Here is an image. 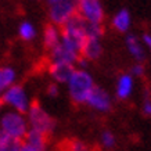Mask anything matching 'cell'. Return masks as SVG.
<instances>
[{"label":"cell","instance_id":"cell-1","mask_svg":"<svg viewBox=\"0 0 151 151\" xmlns=\"http://www.w3.org/2000/svg\"><path fill=\"white\" fill-rule=\"evenodd\" d=\"M67 87L71 100L76 104H83L94 89V81L86 69H75L67 82Z\"/></svg>","mask_w":151,"mask_h":151},{"label":"cell","instance_id":"cell-2","mask_svg":"<svg viewBox=\"0 0 151 151\" xmlns=\"http://www.w3.org/2000/svg\"><path fill=\"white\" fill-rule=\"evenodd\" d=\"M0 130L10 137L24 140L29 132V125L25 114L14 110L3 111L0 115Z\"/></svg>","mask_w":151,"mask_h":151},{"label":"cell","instance_id":"cell-3","mask_svg":"<svg viewBox=\"0 0 151 151\" xmlns=\"http://www.w3.org/2000/svg\"><path fill=\"white\" fill-rule=\"evenodd\" d=\"M27 119L31 130L39 132L45 136L49 134L54 128V121L50 114L39 104H31L27 112Z\"/></svg>","mask_w":151,"mask_h":151},{"label":"cell","instance_id":"cell-4","mask_svg":"<svg viewBox=\"0 0 151 151\" xmlns=\"http://www.w3.org/2000/svg\"><path fill=\"white\" fill-rule=\"evenodd\" d=\"M1 103L9 107V110H14L27 114L29 107H31V100L28 96L27 90L24 89L21 85L14 83L13 86L6 89V92L1 94Z\"/></svg>","mask_w":151,"mask_h":151},{"label":"cell","instance_id":"cell-5","mask_svg":"<svg viewBox=\"0 0 151 151\" xmlns=\"http://www.w3.org/2000/svg\"><path fill=\"white\" fill-rule=\"evenodd\" d=\"M76 15V0H63L49 4V18L53 25L63 27Z\"/></svg>","mask_w":151,"mask_h":151},{"label":"cell","instance_id":"cell-6","mask_svg":"<svg viewBox=\"0 0 151 151\" xmlns=\"http://www.w3.org/2000/svg\"><path fill=\"white\" fill-rule=\"evenodd\" d=\"M76 15L93 25H101L104 7L100 0H76Z\"/></svg>","mask_w":151,"mask_h":151},{"label":"cell","instance_id":"cell-7","mask_svg":"<svg viewBox=\"0 0 151 151\" xmlns=\"http://www.w3.org/2000/svg\"><path fill=\"white\" fill-rule=\"evenodd\" d=\"M81 58V53L76 50H73L67 45L60 42L58 45L50 50V60L54 64H68V65H75L78 64V60Z\"/></svg>","mask_w":151,"mask_h":151},{"label":"cell","instance_id":"cell-8","mask_svg":"<svg viewBox=\"0 0 151 151\" xmlns=\"http://www.w3.org/2000/svg\"><path fill=\"white\" fill-rule=\"evenodd\" d=\"M86 104L93 110L99 111V112H105L111 108V97L104 89L94 86L92 93L87 97Z\"/></svg>","mask_w":151,"mask_h":151},{"label":"cell","instance_id":"cell-9","mask_svg":"<svg viewBox=\"0 0 151 151\" xmlns=\"http://www.w3.org/2000/svg\"><path fill=\"white\" fill-rule=\"evenodd\" d=\"M103 46H101V37H89L81 51V57H83L87 61L97 60L101 55Z\"/></svg>","mask_w":151,"mask_h":151},{"label":"cell","instance_id":"cell-10","mask_svg":"<svg viewBox=\"0 0 151 151\" xmlns=\"http://www.w3.org/2000/svg\"><path fill=\"white\" fill-rule=\"evenodd\" d=\"M75 68L73 65H68V64H54L51 63L49 72H50L51 78L55 83H67L71 78V75L73 73Z\"/></svg>","mask_w":151,"mask_h":151},{"label":"cell","instance_id":"cell-11","mask_svg":"<svg viewBox=\"0 0 151 151\" xmlns=\"http://www.w3.org/2000/svg\"><path fill=\"white\" fill-rule=\"evenodd\" d=\"M133 87H134V81H133L132 75H130V73L121 75L118 78V81H116V87H115L116 97L121 99V100L128 99L133 93Z\"/></svg>","mask_w":151,"mask_h":151},{"label":"cell","instance_id":"cell-12","mask_svg":"<svg viewBox=\"0 0 151 151\" xmlns=\"http://www.w3.org/2000/svg\"><path fill=\"white\" fill-rule=\"evenodd\" d=\"M125 43H126V49H128L129 54L132 55L136 61H143L144 60V57H146V49L143 46L142 40L136 35H128Z\"/></svg>","mask_w":151,"mask_h":151},{"label":"cell","instance_id":"cell-13","mask_svg":"<svg viewBox=\"0 0 151 151\" xmlns=\"http://www.w3.org/2000/svg\"><path fill=\"white\" fill-rule=\"evenodd\" d=\"M61 40V31L57 25H47L43 32V43L49 50H53Z\"/></svg>","mask_w":151,"mask_h":151},{"label":"cell","instance_id":"cell-14","mask_svg":"<svg viewBox=\"0 0 151 151\" xmlns=\"http://www.w3.org/2000/svg\"><path fill=\"white\" fill-rule=\"evenodd\" d=\"M130 25H132V17H130V13L125 9L119 10L112 18V27L118 32H128Z\"/></svg>","mask_w":151,"mask_h":151},{"label":"cell","instance_id":"cell-15","mask_svg":"<svg viewBox=\"0 0 151 151\" xmlns=\"http://www.w3.org/2000/svg\"><path fill=\"white\" fill-rule=\"evenodd\" d=\"M17 81V72L11 67H0V97L6 89L13 86Z\"/></svg>","mask_w":151,"mask_h":151},{"label":"cell","instance_id":"cell-16","mask_svg":"<svg viewBox=\"0 0 151 151\" xmlns=\"http://www.w3.org/2000/svg\"><path fill=\"white\" fill-rule=\"evenodd\" d=\"M22 140H17L14 137H10L0 130V151H21Z\"/></svg>","mask_w":151,"mask_h":151},{"label":"cell","instance_id":"cell-17","mask_svg":"<svg viewBox=\"0 0 151 151\" xmlns=\"http://www.w3.org/2000/svg\"><path fill=\"white\" fill-rule=\"evenodd\" d=\"M36 28L32 22L29 21H22L18 27V36L22 39L24 42H31L36 37Z\"/></svg>","mask_w":151,"mask_h":151},{"label":"cell","instance_id":"cell-18","mask_svg":"<svg viewBox=\"0 0 151 151\" xmlns=\"http://www.w3.org/2000/svg\"><path fill=\"white\" fill-rule=\"evenodd\" d=\"M101 143H103V146L105 148H112L115 146V136L110 130H105L101 134Z\"/></svg>","mask_w":151,"mask_h":151},{"label":"cell","instance_id":"cell-19","mask_svg":"<svg viewBox=\"0 0 151 151\" xmlns=\"http://www.w3.org/2000/svg\"><path fill=\"white\" fill-rule=\"evenodd\" d=\"M21 151H45V147L35 146V144H31V143L22 142V147H21Z\"/></svg>","mask_w":151,"mask_h":151},{"label":"cell","instance_id":"cell-20","mask_svg":"<svg viewBox=\"0 0 151 151\" xmlns=\"http://www.w3.org/2000/svg\"><path fill=\"white\" fill-rule=\"evenodd\" d=\"M143 73H144V68L142 64H136L132 67V72H130L132 76H142Z\"/></svg>","mask_w":151,"mask_h":151},{"label":"cell","instance_id":"cell-21","mask_svg":"<svg viewBox=\"0 0 151 151\" xmlns=\"http://www.w3.org/2000/svg\"><path fill=\"white\" fill-rule=\"evenodd\" d=\"M58 93H60V90H58L57 83H51L50 86L47 87V94H49L50 97H57L58 96Z\"/></svg>","mask_w":151,"mask_h":151},{"label":"cell","instance_id":"cell-22","mask_svg":"<svg viewBox=\"0 0 151 151\" xmlns=\"http://www.w3.org/2000/svg\"><path fill=\"white\" fill-rule=\"evenodd\" d=\"M143 112L147 116H151V99H146L144 103H143Z\"/></svg>","mask_w":151,"mask_h":151},{"label":"cell","instance_id":"cell-23","mask_svg":"<svg viewBox=\"0 0 151 151\" xmlns=\"http://www.w3.org/2000/svg\"><path fill=\"white\" fill-rule=\"evenodd\" d=\"M143 46H144V49H147V50L151 53V35H148V33H146L144 36H143Z\"/></svg>","mask_w":151,"mask_h":151},{"label":"cell","instance_id":"cell-24","mask_svg":"<svg viewBox=\"0 0 151 151\" xmlns=\"http://www.w3.org/2000/svg\"><path fill=\"white\" fill-rule=\"evenodd\" d=\"M71 150L72 151H86V147L83 146V143H81V142H73L72 146H71Z\"/></svg>","mask_w":151,"mask_h":151},{"label":"cell","instance_id":"cell-25","mask_svg":"<svg viewBox=\"0 0 151 151\" xmlns=\"http://www.w3.org/2000/svg\"><path fill=\"white\" fill-rule=\"evenodd\" d=\"M55 1H63V0H47V3L51 4V3H55Z\"/></svg>","mask_w":151,"mask_h":151},{"label":"cell","instance_id":"cell-26","mask_svg":"<svg viewBox=\"0 0 151 151\" xmlns=\"http://www.w3.org/2000/svg\"><path fill=\"white\" fill-rule=\"evenodd\" d=\"M1 112H3V111H1V105H0V115H1Z\"/></svg>","mask_w":151,"mask_h":151}]
</instances>
